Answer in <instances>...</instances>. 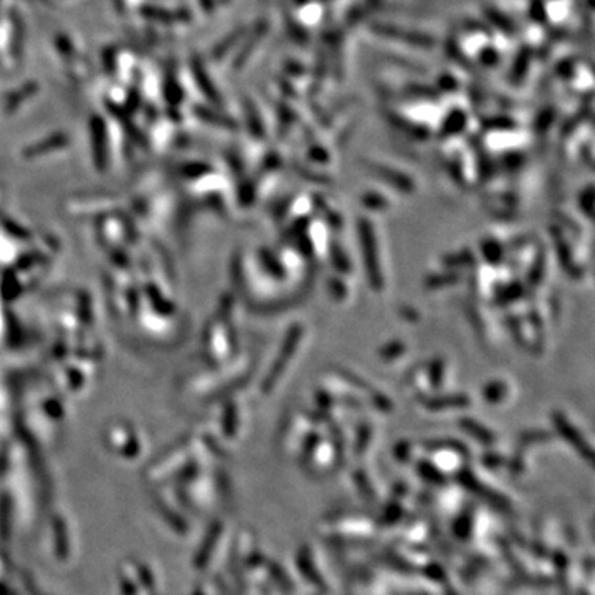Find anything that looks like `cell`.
<instances>
[{
    "label": "cell",
    "mask_w": 595,
    "mask_h": 595,
    "mask_svg": "<svg viewBox=\"0 0 595 595\" xmlns=\"http://www.w3.org/2000/svg\"><path fill=\"white\" fill-rule=\"evenodd\" d=\"M195 113L199 114V116L203 117V121H209V123L218 124V126H225V128H235V123L230 120V117L222 116V114L210 111V109L205 108H197L195 109Z\"/></svg>",
    "instance_id": "277c9868"
},
{
    "label": "cell",
    "mask_w": 595,
    "mask_h": 595,
    "mask_svg": "<svg viewBox=\"0 0 595 595\" xmlns=\"http://www.w3.org/2000/svg\"><path fill=\"white\" fill-rule=\"evenodd\" d=\"M192 70H194V78H195V81H197V87L201 88L202 91L210 98V100H214L215 103H220V96L217 95L218 91L215 89L214 83H212V81L209 80V75H207L205 70H203L202 63L194 62Z\"/></svg>",
    "instance_id": "7a4b0ae2"
},
{
    "label": "cell",
    "mask_w": 595,
    "mask_h": 595,
    "mask_svg": "<svg viewBox=\"0 0 595 595\" xmlns=\"http://www.w3.org/2000/svg\"><path fill=\"white\" fill-rule=\"evenodd\" d=\"M362 247H364L366 256V267H368L369 276L372 278V283L376 288H381V273H379V260H377V242L374 236L372 227L369 223L362 225Z\"/></svg>",
    "instance_id": "6da1fadb"
},
{
    "label": "cell",
    "mask_w": 595,
    "mask_h": 595,
    "mask_svg": "<svg viewBox=\"0 0 595 595\" xmlns=\"http://www.w3.org/2000/svg\"><path fill=\"white\" fill-rule=\"evenodd\" d=\"M144 12L146 17L159 20V22H177V20H186L187 15L177 14V12H169L164 9H153V7H148V9L142 10Z\"/></svg>",
    "instance_id": "3957f363"
}]
</instances>
